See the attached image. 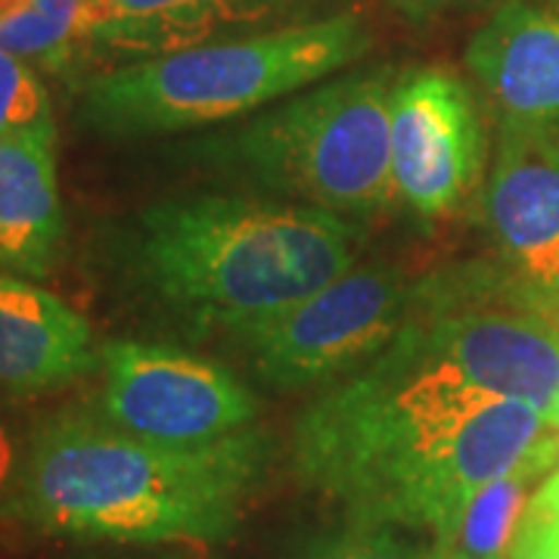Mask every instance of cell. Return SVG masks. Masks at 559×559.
Returning <instances> with one entry per match:
<instances>
[{
	"instance_id": "cell-1",
	"label": "cell",
	"mask_w": 559,
	"mask_h": 559,
	"mask_svg": "<svg viewBox=\"0 0 559 559\" xmlns=\"http://www.w3.org/2000/svg\"><path fill=\"white\" fill-rule=\"evenodd\" d=\"M554 432L535 404L491 399L404 333L330 382L293 429V466L348 522L444 538L481 485Z\"/></svg>"
},
{
	"instance_id": "cell-2",
	"label": "cell",
	"mask_w": 559,
	"mask_h": 559,
	"mask_svg": "<svg viewBox=\"0 0 559 559\" xmlns=\"http://www.w3.org/2000/svg\"><path fill=\"white\" fill-rule=\"evenodd\" d=\"M267 460L271 441L255 429L165 444L121 429L100 407H69L32 432L3 513L60 538L218 544L237 532Z\"/></svg>"
},
{
	"instance_id": "cell-3",
	"label": "cell",
	"mask_w": 559,
	"mask_h": 559,
	"mask_svg": "<svg viewBox=\"0 0 559 559\" xmlns=\"http://www.w3.org/2000/svg\"><path fill=\"white\" fill-rule=\"evenodd\" d=\"M355 237L345 215L305 202L190 197L140 215L134 264L197 326L246 336L352 271Z\"/></svg>"
},
{
	"instance_id": "cell-4",
	"label": "cell",
	"mask_w": 559,
	"mask_h": 559,
	"mask_svg": "<svg viewBox=\"0 0 559 559\" xmlns=\"http://www.w3.org/2000/svg\"><path fill=\"white\" fill-rule=\"evenodd\" d=\"M355 13L202 40L87 81L81 119L106 138H153L240 119L342 72L370 50Z\"/></svg>"
},
{
	"instance_id": "cell-5",
	"label": "cell",
	"mask_w": 559,
	"mask_h": 559,
	"mask_svg": "<svg viewBox=\"0 0 559 559\" xmlns=\"http://www.w3.org/2000/svg\"><path fill=\"white\" fill-rule=\"evenodd\" d=\"M399 72L340 75L212 143V162L277 200L367 215L395 197L389 106Z\"/></svg>"
},
{
	"instance_id": "cell-6",
	"label": "cell",
	"mask_w": 559,
	"mask_h": 559,
	"mask_svg": "<svg viewBox=\"0 0 559 559\" xmlns=\"http://www.w3.org/2000/svg\"><path fill=\"white\" fill-rule=\"evenodd\" d=\"M407 340L491 399L550 411L559 392V318L522 286H419Z\"/></svg>"
},
{
	"instance_id": "cell-7",
	"label": "cell",
	"mask_w": 559,
	"mask_h": 559,
	"mask_svg": "<svg viewBox=\"0 0 559 559\" xmlns=\"http://www.w3.org/2000/svg\"><path fill=\"white\" fill-rule=\"evenodd\" d=\"M419 286L392 267H352L242 340L280 392L330 385L385 352L414 318Z\"/></svg>"
},
{
	"instance_id": "cell-8",
	"label": "cell",
	"mask_w": 559,
	"mask_h": 559,
	"mask_svg": "<svg viewBox=\"0 0 559 559\" xmlns=\"http://www.w3.org/2000/svg\"><path fill=\"white\" fill-rule=\"evenodd\" d=\"M100 411L140 439L209 444L252 426L259 401L218 364L156 342H109L100 352Z\"/></svg>"
},
{
	"instance_id": "cell-9",
	"label": "cell",
	"mask_w": 559,
	"mask_h": 559,
	"mask_svg": "<svg viewBox=\"0 0 559 559\" xmlns=\"http://www.w3.org/2000/svg\"><path fill=\"white\" fill-rule=\"evenodd\" d=\"M392 190L417 218L454 215L485 165V131L469 87L444 69L401 72L389 106Z\"/></svg>"
},
{
	"instance_id": "cell-10",
	"label": "cell",
	"mask_w": 559,
	"mask_h": 559,
	"mask_svg": "<svg viewBox=\"0 0 559 559\" xmlns=\"http://www.w3.org/2000/svg\"><path fill=\"white\" fill-rule=\"evenodd\" d=\"M481 212L507 277L559 318V131L500 128Z\"/></svg>"
},
{
	"instance_id": "cell-11",
	"label": "cell",
	"mask_w": 559,
	"mask_h": 559,
	"mask_svg": "<svg viewBox=\"0 0 559 559\" xmlns=\"http://www.w3.org/2000/svg\"><path fill=\"white\" fill-rule=\"evenodd\" d=\"M500 128L559 131V13L503 0L466 47Z\"/></svg>"
},
{
	"instance_id": "cell-12",
	"label": "cell",
	"mask_w": 559,
	"mask_h": 559,
	"mask_svg": "<svg viewBox=\"0 0 559 559\" xmlns=\"http://www.w3.org/2000/svg\"><path fill=\"white\" fill-rule=\"evenodd\" d=\"M100 355L87 320L53 293L0 271V389L35 395L91 373Z\"/></svg>"
},
{
	"instance_id": "cell-13",
	"label": "cell",
	"mask_w": 559,
	"mask_h": 559,
	"mask_svg": "<svg viewBox=\"0 0 559 559\" xmlns=\"http://www.w3.org/2000/svg\"><path fill=\"white\" fill-rule=\"evenodd\" d=\"M62 237L57 128L47 119L0 143V271L47 277Z\"/></svg>"
},
{
	"instance_id": "cell-14",
	"label": "cell",
	"mask_w": 559,
	"mask_h": 559,
	"mask_svg": "<svg viewBox=\"0 0 559 559\" xmlns=\"http://www.w3.org/2000/svg\"><path fill=\"white\" fill-rule=\"evenodd\" d=\"M299 0H94L97 53L159 57L212 38L224 25L280 16Z\"/></svg>"
},
{
	"instance_id": "cell-15",
	"label": "cell",
	"mask_w": 559,
	"mask_h": 559,
	"mask_svg": "<svg viewBox=\"0 0 559 559\" xmlns=\"http://www.w3.org/2000/svg\"><path fill=\"white\" fill-rule=\"evenodd\" d=\"M559 463V432L554 429L516 469L481 485L460 510L451 532L439 538L444 559H513L532 503V485Z\"/></svg>"
},
{
	"instance_id": "cell-16",
	"label": "cell",
	"mask_w": 559,
	"mask_h": 559,
	"mask_svg": "<svg viewBox=\"0 0 559 559\" xmlns=\"http://www.w3.org/2000/svg\"><path fill=\"white\" fill-rule=\"evenodd\" d=\"M94 0H0V50L53 75L97 53Z\"/></svg>"
},
{
	"instance_id": "cell-17",
	"label": "cell",
	"mask_w": 559,
	"mask_h": 559,
	"mask_svg": "<svg viewBox=\"0 0 559 559\" xmlns=\"http://www.w3.org/2000/svg\"><path fill=\"white\" fill-rule=\"evenodd\" d=\"M301 559H444V554L436 540L407 538L392 525L348 522L340 532L314 540Z\"/></svg>"
},
{
	"instance_id": "cell-18",
	"label": "cell",
	"mask_w": 559,
	"mask_h": 559,
	"mask_svg": "<svg viewBox=\"0 0 559 559\" xmlns=\"http://www.w3.org/2000/svg\"><path fill=\"white\" fill-rule=\"evenodd\" d=\"M50 116V97L38 69L0 50V143Z\"/></svg>"
},
{
	"instance_id": "cell-19",
	"label": "cell",
	"mask_w": 559,
	"mask_h": 559,
	"mask_svg": "<svg viewBox=\"0 0 559 559\" xmlns=\"http://www.w3.org/2000/svg\"><path fill=\"white\" fill-rule=\"evenodd\" d=\"M513 559H559V525H522Z\"/></svg>"
},
{
	"instance_id": "cell-20",
	"label": "cell",
	"mask_w": 559,
	"mask_h": 559,
	"mask_svg": "<svg viewBox=\"0 0 559 559\" xmlns=\"http://www.w3.org/2000/svg\"><path fill=\"white\" fill-rule=\"evenodd\" d=\"M525 525H559V463L544 476L540 488L532 495Z\"/></svg>"
},
{
	"instance_id": "cell-21",
	"label": "cell",
	"mask_w": 559,
	"mask_h": 559,
	"mask_svg": "<svg viewBox=\"0 0 559 559\" xmlns=\"http://www.w3.org/2000/svg\"><path fill=\"white\" fill-rule=\"evenodd\" d=\"M399 13L411 16V20H432V16H441V13H454V10H463L469 3H481V0H389Z\"/></svg>"
},
{
	"instance_id": "cell-22",
	"label": "cell",
	"mask_w": 559,
	"mask_h": 559,
	"mask_svg": "<svg viewBox=\"0 0 559 559\" xmlns=\"http://www.w3.org/2000/svg\"><path fill=\"white\" fill-rule=\"evenodd\" d=\"M20 454H16V441H13V432L7 429V423L0 419V507L13 488V479H16V469H20Z\"/></svg>"
},
{
	"instance_id": "cell-23",
	"label": "cell",
	"mask_w": 559,
	"mask_h": 559,
	"mask_svg": "<svg viewBox=\"0 0 559 559\" xmlns=\"http://www.w3.org/2000/svg\"><path fill=\"white\" fill-rule=\"evenodd\" d=\"M547 423H550V426L559 432V392H557V399H554V404H550V411H547Z\"/></svg>"
}]
</instances>
